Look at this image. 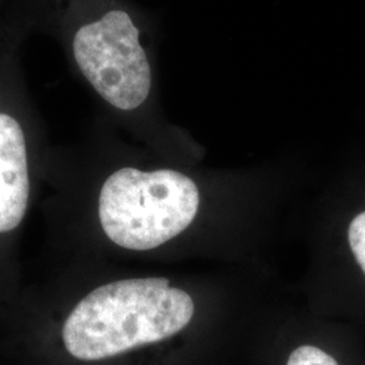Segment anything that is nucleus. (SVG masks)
Here are the masks:
<instances>
[{"instance_id":"6","label":"nucleus","mask_w":365,"mask_h":365,"mask_svg":"<svg viewBox=\"0 0 365 365\" xmlns=\"http://www.w3.org/2000/svg\"><path fill=\"white\" fill-rule=\"evenodd\" d=\"M348 237L353 255L365 274V211L353 220Z\"/></svg>"},{"instance_id":"4","label":"nucleus","mask_w":365,"mask_h":365,"mask_svg":"<svg viewBox=\"0 0 365 365\" xmlns=\"http://www.w3.org/2000/svg\"><path fill=\"white\" fill-rule=\"evenodd\" d=\"M29 194L25 133L13 115L0 113V233L11 232L22 222Z\"/></svg>"},{"instance_id":"2","label":"nucleus","mask_w":365,"mask_h":365,"mask_svg":"<svg viewBox=\"0 0 365 365\" xmlns=\"http://www.w3.org/2000/svg\"><path fill=\"white\" fill-rule=\"evenodd\" d=\"M197 209L195 182L178 170L122 168L106 180L99 196L106 235L130 250L165 244L192 223Z\"/></svg>"},{"instance_id":"3","label":"nucleus","mask_w":365,"mask_h":365,"mask_svg":"<svg viewBox=\"0 0 365 365\" xmlns=\"http://www.w3.org/2000/svg\"><path fill=\"white\" fill-rule=\"evenodd\" d=\"M71 49L80 73L107 103L123 111L144 103L152 71L140 30L123 10H110L78 25Z\"/></svg>"},{"instance_id":"5","label":"nucleus","mask_w":365,"mask_h":365,"mask_svg":"<svg viewBox=\"0 0 365 365\" xmlns=\"http://www.w3.org/2000/svg\"><path fill=\"white\" fill-rule=\"evenodd\" d=\"M287 365H339V363L322 349L304 345L291 353Z\"/></svg>"},{"instance_id":"1","label":"nucleus","mask_w":365,"mask_h":365,"mask_svg":"<svg viewBox=\"0 0 365 365\" xmlns=\"http://www.w3.org/2000/svg\"><path fill=\"white\" fill-rule=\"evenodd\" d=\"M195 313L192 298L163 277L130 279L93 289L68 317L66 351L83 361L103 360L182 331Z\"/></svg>"}]
</instances>
